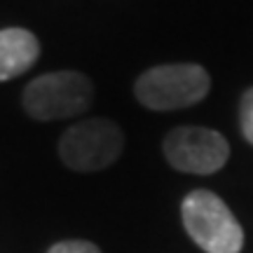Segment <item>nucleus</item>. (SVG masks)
<instances>
[{
    "label": "nucleus",
    "instance_id": "nucleus-1",
    "mask_svg": "<svg viewBox=\"0 0 253 253\" xmlns=\"http://www.w3.org/2000/svg\"><path fill=\"white\" fill-rule=\"evenodd\" d=\"M183 225L192 242L207 253H239L244 246V230L232 216L223 199L209 192L195 190L183 199Z\"/></svg>",
    "mask_w": 253,
    "mask_h": 253
},
{
    "label": "nucleus",
    "instance_id": "nucleus-2",
    "mask_svg": "<svg viewBox=\"0 0 253 253\" xmlns=\"http://www.w3.org/2000/svg\"><path fill=\"white\" fill-rule=\"evenodd\" d=\"M211 89L209 73L197 63L155 66L136 80V99L150 110H178L195 106Z\"/></svg>",
    "mask_w": 253,
    "mask_h": 253
},
{
    "label": "nucleus",
    "instance_id": "nucleus-3",
    "mask_svg": "<svg viewBox=\"0 0 253 253\" xmlns=\"http://www.w3.org/2000/svg\"><path fill=\"white\" fill-rule=\"evenodd\" d=\"M94 99V84L78 71L40 75L24 91V108L33 120L52 122L80 115Z\"/></svg>",
    "mask_w": 253,
    "mask_h": 253
},
{
    "label": "nucleus",
    "instance_id": "nucleus-4",
    "mask_svg": "<svg viewBox=\"0 0 253 253\" xmlns=\"http://www.w3.org/2000/svg\"><path fill=\"white\" fill-rule=\"evenodd\" d=\"M125 148V134L110 120H87L66 129L59 141L63 164L75 171H99L115 162Z\"/></svg>",
    "mask_w": 253,
    "mask_h": 253
},
{
    "label": "nucleus",
    "instance_id": "nucleus-5",
    "mask_svg": "<svg viewBox=\"0 0 253 253\" xmlns=\"http://www.w3.org/2000/svg\"><path fill=\"white\" fill-rule=\"evenodd\" d=\"M164 155L178 171L213 173L227 162L230 145L213 129L181 126L164 138Z\"/></svg>",
    "mask_w": 253,
    "mask_h": 253
},
{
    "label": "nucleus",
    "instance_id": "nucleus-6",
    "mask_svg": "<svg viewBox=\"0 0 253 253\" xmlns=\"http://www.w3.org/2000/svg\"><path fill=\"white\" fill-rule=\"evenodd\" d=\"M40 56L38 38L26 28L0 31V82L26 73Z\"/></svg>",
    "mask_w": 253,
    "mask_h": 253
},
{
    "label": "nucleus",
    "instance_id": "nucleus-7",
    "mask_svg": "<svg viewBox=\"0 0 253 253\" xmlns=\"http://www.w3.org/2000/svg\"><path fill=\"white\" fill-rule=\"evenodd\" d=\"M239 122H242V134L246 141L253 143V89H249L242 99V108H239Z\"/></svg>",
    "mask_w": 253,
    "mask_h": 253
},
{
    "label": "nucleus",
    "instance_id": "nucleus-8",
    "mask_svg": "<svg viewBox=\"0 0 253 253\" xmlns=\"http://www.w3.org/2000/svg\"><path fill=\"white\" fill-rule=\"evenodd\" d=\"M47 253H101V249L91 242H82V239H71V242H59Z\"/></svg>",
    "mask_w": 253,
    "mask_h": 253
}]
</instances>
